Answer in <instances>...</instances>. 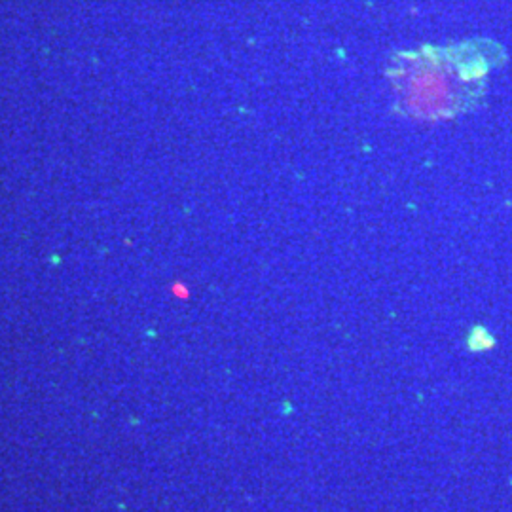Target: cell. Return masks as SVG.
Returning <instances> with one entry per match:
<instances>
[{
	"mask_svg": "<svg viewBox=\"0 0 512 512\" xmlns=\"http://www.w3.org/2000/svg\"><path fill=\"white\" fill-rule=\"evenodd\" d=\"M484 71L442 59H410L391 71L397 107L418 120H446L478 95Z\"/></svg>",
	"mask_w": 512,
	"mask_h": 512,
	"instance_id": "cell-1",
	"label": "cell"
}]
</instances>
